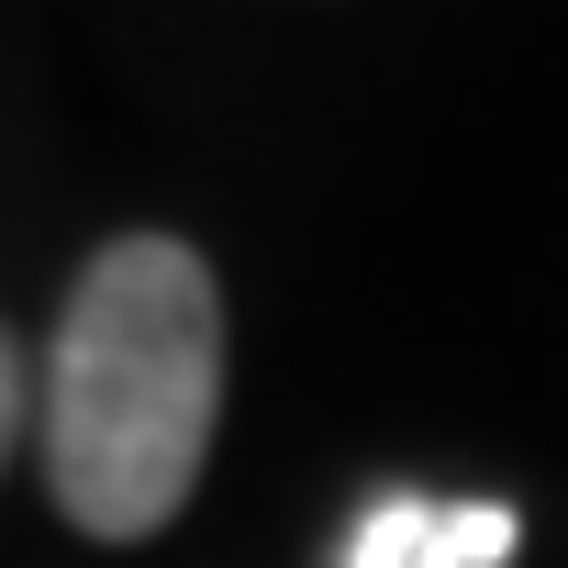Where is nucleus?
<instances>
[{"label":"nucleus","instance_id":"f257e3e1","mask_svg":"<svg viewBox=\"0 0 568 568\" xmlns=\"http://www.w3.org/2000/svg\"><path fill=\"white\" fill-rule=\"evenodd\" d=\"M223 424V291L179 234H112L45 346V490L79 535L145 546L190 513Z\"/></svg>","mask_w":568,"mask_h":568},{"label":"nucleus","instance_id":"f03ea898","mask_svg":"<svg viewBox=\"0 0 568 568\" xmlns=\"http://www.w3.org/2000/svg\"><path fill=\"white\" fill-rule=\"evenodd\" d=\"M524 546V524L501 501H435V490H390L346 524L335 568H501Z\"/></svg>","mask_w":568,"mask_h":568},{"label":"nucleus","instance_id":"7ed1b4c3","mask_svg":"<svg viewBox=\"0 0 568 568\" xmlns=\"http://www.w3.org/2000/svg\"><path fill=\"white\" fill-rule=\"evenodd\" d=\"M23 424H34V368H23V346H12V324H0V468H12V446H23Z\"/></svg>","mask_w":568,"mask_h":568}]
</instances>
